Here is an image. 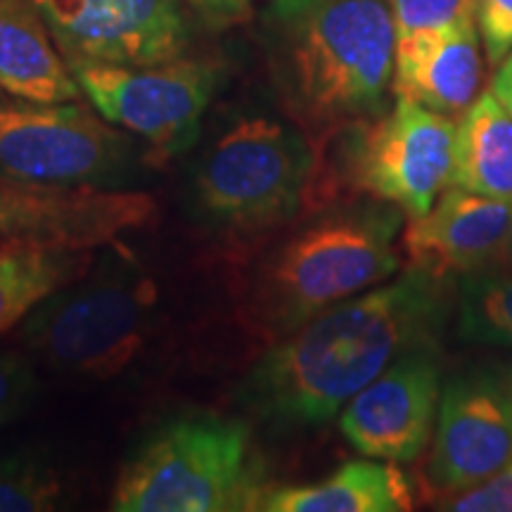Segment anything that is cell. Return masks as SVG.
Masks as SVG:
<instances>
[{
	"label": "cell",
	"instance_id": "1",
	"mask_svg": "<svg viewBox=\"0 0 512 512\" xmlns=\"http://www.w3.org/2000/svg\"><path fill=\"white\" fill-rule=\"evenodd\" d=\"M448 313L451 283L408 264L275 339L238 384L240 408L275 432L325 425L408 351L439 344Z\"/></svg>",
	"mask_w": 512,
	"mask_h": 512
},
{
	"label": "cell",
	"instance_id": "2",
	"mask_svg": "<svg viewBox=\"0 0 512 512\" xmlns=\"http://www.w3.org/2000/svg\"><path fill=\"white\" fill-rule=\"evenodd\" d=\"M264 46L280 107L318 150L389 110L396 57L389 0H271Z\"/></svg>",
	"mask_w": 512,
	"mask_h": 512
},
{
	"label": "cell",
	"instance_id": "3",
	"mask_svg": "<svg viewBox=\"0 0 512 512\" xmlns=\"http://www.w3.org/2000/svg\"><path fill=\"white\" fill-rule=\"evenodd\" d=\"M403 211L358 195L299 223L264 256L247 294V313L280 339L330 306L382 285L401 268Z\"/></svg>",
	"mask_w": 512,
	"mask_h": 512
},
{
	"label": "cell",
	"instance_id": "4",
	"mask_svg": "<svg viewBox=\"0 0 512 512\" xmlns=\"http://www.w3.org/2000/svg\"><path fill=\"white\" fill-rule=\"evenodd\" d=\"M266 465L240 420L195 413L162 422L140 441L114 486L117 512L261 510Z\"/></svg>",
	"mask_w": 512,
	"mask_h": 512
},
{
	"label": "cell",
	"instance_id": "5",
	"mask_svg": "<svg viewBox=\"0 0 512 512\" xmlns=\"http://www.w3.org/2000/svg\"><path fill=\"white\" fill-rule=\"evenodd\" d=\"M320 150L297 124L249 114L219 133L190 176L195 219L223 235H254L292 221L316 190Z\"/></svg>",
	"mask_w": 512,
	"mask_h": 512
},
{
	"label": "cell",
	"instance_id": "6",
	"mask_svg": "<svg viewBox=\"0 0 512 512\" xmlns=\"http://www.w3.org/2000/svg\"><path fill=\"white\" fill-rule=\"evenodd\" d=\"M157 299L155 280L124 249L100 254L83 278L22 320V342L60 373L112 380L145 351Z\"/></svg>",
	"mask_w": 512,
	"mask_h": 512
},
{
	"label": "cell",
	"instance_id": "7",
	"mask_svg": "<svg viewBox=\"0 0 512 512\" xmlns=\"http://www.w3.org/2000/svg\"><path fill=\"white\" fill-rule=\"evenodd\" d=\"M133 133L81 102H34L0 91V178L41 188L131 190L157 162Z\"/></svg>",
	"mask_w": 512,
	"mask_h": 512
},
{
	"label": "cell",
	"instance_id": "8",
	"mask_svg": "<svg viewBox=\"0 0 512 512\" xmlns=\"http://www.w3.org/2000/svg\"><path fill=\"white\" fill-rule=\"evenodd\" d=\"M330 143H337L339 183L354 197L392 202L411 219L425 216L453 183V119L399 95L380 117L347 128Z\"/></svg>",
	"mask_w": 512,
	"mask_h": 512
},
{
	"label": "cell",
	"instance_id": "9",
	"mask_svg": "<svg viewBox=\"0 0 512 512\" xmlns=\"http://www.w3.org/2000/svg\"><path fill=\"white\" fill-rule=\"evenodd\" d=\"M72 72L93 110L145 140L157 162L195 145L216 88V69L185 57L159 64H79Z\"/></svg>",
	"mask_w": 512,
	"mask_h": 512
},
{
	"label": "cell",
	"instance_id": "10",
	"mask_svg": "<svg viewBox=\"0 0 512 512\" xmlns=\"http://www.w3.org/2000/svg\"><path fill=\"white\" fill-rule=\"evenodd\" d=\"M512 463V389L496 370L467 368L441 387L425 489L434 503L458 496Z\"/></svg>",
	"mask_w": 512,
	"mask_h": 512
},
{
	"label": "cell",
	"instance_id": "11",
	"mask_svg": "<svg viewBox=\"0 0 512 512\" xmlns=\"http://www.w3.org/2000/svg\"><path fill=\"white\" fill-rule=\"evenodd\" d=\"M69 67L159 64L190 43L185 0H31Z\"/></svg>",
	"mask_w": 512,
	"mask_h": 512
},
{
	"label": "cell",
	"instance_id": "12",
	"mask_svg": "<svg viewBox=\"0 0 512 512\" xmlns=\"http://www.w3.org/2000/svg\"><path fill=\"white\" fill-rule=\"evenodd\" d=\"M441 399L439 344L408 351L342 408L339 430L363 456L413 463L434 432Z\"/></svg>",
	"mask_w": 512,
	"mask_h": 512
},
{
	"label": "cell",
	"instance_id": "13",
	"mask_svg": "<svg viewBox=\"0 0 512 512\" xmlns=\"http://www.w3.org/2000/svg\"><path fill=\"white\" fill-rule=\"evenodd\" d=\"M152 216L155 202L138 190L41 188L0 178V242L98 249Z\"/></svg>",
	"mask_w": 512,
	"mask_h": 512
},
{
	"label": "cell",
	"instance_id": "14",
	"mask_svg": "<svg viewBox=\"0 0 512 512\" xmlns=\"http://www.w3.org/2000/svg\"><path fill=\"white\" fill-rule=\"evenodd\" d=\"M512 202L448 185L425 216L411 219L401 247L411 266L451 280L501 266L508 247Z\"/></svg>",
	"mask_w": 512,
	"mask_h": 512
},
{
	"label": "cell",
	"instance_id": "15",
	"mask_svg": "<svg viewBox=\"0 0 512 512\" xmlns=\"http://www.w3.org/2000/svg\"><path fill=\"white\" fill-rule=\"evenodd\" d=\"M477 19L396 38L394 98H408L439 114H463L482 83Z\"/></svg>",
	"mask_w": 512,
	"mask_h": 512
},
{
	"label": "cell",
	"instance_id": "16",
	"mask_svg": "<svg viewBox=\"0 0 512 512\" xmlns=\"http://www.w3.org/2000/svg\"><path fill=\"white\" fill-rule=\"evenodd\" d=\"M0 91L34 102H79L83 95L31 0H0Z\"/></svg>",
	"mask_w": 512,
	"mask_h": 512
},
{
	"label": "cell",
	"instance_id": "17",
	"mask_svg": "<svg viewBox=\"0 0 512 512\" xmlns=\"http://www.w3.org/2000/svg\"><path fill=\"white\" fill-rule=\"evenodd\" d=\"M413 508L408 477L387 460H349L313 484L268 486L264 512H403Z\"/></svg>",
	"mask_w": 512,
	"mask_h": 512
},
{
	"label": "cell",
	"instance_id": "18",
	"mask_svg": "<svg viewBox=\"0 0 512 512\" xmlns=\"http://www.w3.org/2000/svg\"><path fill=\"white\" fill-rule=\"evenodd\" d=\"M95 259V249L0 242V335L22 323L50 294L83 278Z\"/></svg>",
	"mask_w": 512,
	"mask_h": 512
},
{
	"label": "cell",
	"instance_id": "19",
	"mask_svg": "<svg viewBox=\"0 0 512 512\" xmlns=\"http://www.w3.org/2000/svg\"><path fill=\"white\" fill-rule=\"evenodd\" d=\"M453 185L512 202V112L484 91L456 126Z\"/></svg>",
	"mask_w": 512,
	"mask_h": 512
},
{
	"label": "cell",
	"instance_id": "20",
	"mask_svg": "<svg viewBox=\"0 0 512 512\" xmlns=\"http://www.w3.org/2000/svg\"><path fill=\"white\" fill-rule=\"evenodd\" d=\"M456 306L460 337L512 347V271L489 268L460 278Z\"/></svg>",
	"mask_w": 512,
	"mask_h": 512
},
{
	"label": "cell",
	"instance_id": "21",
	"mask_svg": "<svg viewBox=\"0 0 512 512\" xmlns=\"http://www.w3.org/2000/svg\"><path fill=\"white\" fill-rule=\"evenodd\" d=\"M64 505L57 470L31 453L0 458V512H48Z\"/></svg>",
	"mask_w": 512,
	"mask_h": 512
},
{
	"label": "cell",
	"instance_id": "22",
	"mask_svg": "<svg viewBox=\"0 0 512 512\" xmlns=\"http://www.w3.org/2000/svg\"><path fill=\"white\" fill-rule=\"evenodd\" d=\"M396 38L475 19V0H389Z\"/></svg>",
	"mask_w": 512,
	"mask_h": 512
},
{
	"label": "cell",
	"instance_id": "23",
	"mask_svg": "<svg viewBox=\"0 0 512 512\" xmlns=\"http://www.w3.org/2000/svg\"><path fill=\"white\" fill-rule=\"evenodd\" d=\"M36 392V373L29 358L0 349V427L15 420Z\"/></svg>",
	"mask_w": 512,
	"mask_h": 512
},
{
	"label": "cell",
	"instance_id": "24",
	"mask_svg": "<svg viewBox=\"0 0 512 512\" xmlns=\"http://www.w3.org/2000/svg\"><path fill=\"white\" fill-rule=\"evenodd\" d=\"M437 508L451 512H512V463L463 494L444 498Z\"/></svg>",
	"mask_w": 512,
	"mask_h": 512
},
{
	"label": "cell",
	"instance_id": "25",
	"mask_svg": "<svg viewBox=\"0 0 512 512\" xmlns=\"http://www.w3.org/2000/svg\"><path fill=\"white\" fill-rule=\"evenodd\" d=\"M475 19L489 64L512 53V0H475Z\"/></svg>",
	"mask_w": 512,
	"mask_h": 512
},
{
	"label": "cell",
	"instance_id": "26",
	"mask_svg": "<svg viewBox=\"0 0 512 512\" xmlns=\"http://www.w3.org/2000/svg\"><path fill=\"white\" fill-rule=\"evenodd\" d=\"M195 8L209 24L228 27L238 24L249 15V0H185Z\"/></svg>",
	"mask_w": 512,
	"mask_h": 512
},
{
	"label": "cell",
	"instance_id": "27",
	"mask_svg": "<svg viewBox=\"0 0 512 512\" xmlns=\"http://www.w3.org/2000/svg\"><path fill=\"white\" fill-rule=\"evenodd\" d=\"M494 93L512 112V53L498 64V72L494 76Z\"/></svg>",
	"mask_w": 512,
	"mask_h": 512
},
{
	"label": "cell",
	"instance_id": "28",
	"mask_svg": "<svg viewBox=\"0 0 512 512\" xmlns=\"http://www.w3.org/2000/svg\"><path fill=\"white\" fill-rule=\"evenodd\" d=\"M498 268H505V271H512V221H510V235H508V247H505V256L501 261V266Z\"/></svg>",
	"mask_w": 512,
	"mask_h": 512
},
{
	"label": "cell",
	"instance_id": "29",
	"mask_svg": "<svg viewBox=\"0 0 512 512\" xmlns=\"http://www.w3.org/2000/svg\"><path fill=\"white\" fill-rule=\"evenodd\" d=\"M510 389H512V377H510Z\"/></svg>",
	"mask_w": 512,
	"mask_h": 512
}]
</instances>
